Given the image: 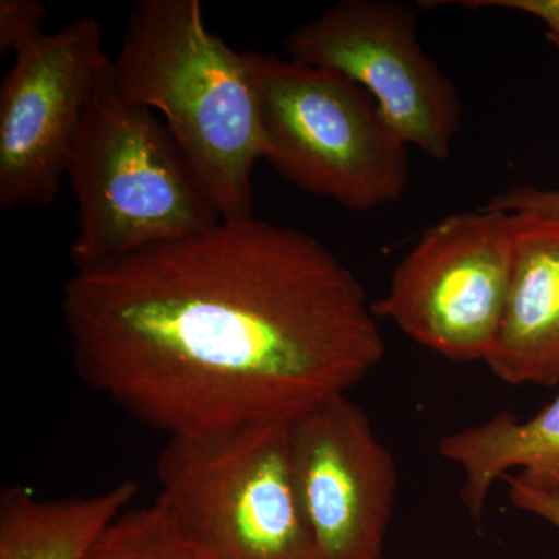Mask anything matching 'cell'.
I'll use <instances>...</instances> for the list:
<instances>
[{
  "label": "cell",
  "mask_w": 559,
  "mask_h": 559,
  "mask_svg": "<svg viewBox=\"0 0 559 559\" xmlns=\"http://www.w3.org/2000/svg\"><path fill=\"white\" fill-rule=\"evenodd\" d=\"M157 502L213 559H314L290 457V423L168 437Z\"/></svg>",
  "instance_id": "5"
},
{
  "label": "cell",
  "mask_w": 559,
  "mask_h": 559,
  "mask_svg": "<svg viewBox=\"0 0 559 559\" xmlns=\"http://www.w3.org/2000/svg\"><path fill=\"white\" fill-rule=\"evenodd\" d=\"M66 178L76 201V235L69 249L75 272L219 221L168 128L153 110L121 98L112 60L73 140Z\"/></svg>",
  "instance_id": "3"
},
{
  "label": "cell",
  "mask_w": 559,
  "mask_h": 559,
  "mask_svg": "<svg viewBox=\"0 0 559 559\" xmlns=\"http://www.w3.org/2000/svg\"><path fill=\"white\" fill-rule=\"evenodd\" d=\"M90 559H213L187 538L168 511L154 500L128 509L112 522Z\"/></svg>",
  "instance_id": "13"
},
{
  "label": "cell",
  "mask_w": 559,
  "mask_h": 559,
  "mask_svg": "<svg viewBox=\"0 0 559 559\" xmlns=\"http://www.w3.org/2000/svg\"><path fill=\"white\" fill-rule=\"evenodd\" d=\"M102 25L79 17L14 55L0 90V209L49 207L103 70Z\"/></svg>",
  "instance_id": "8"
},
{
  "label": "cell",
  "mask_w": 559,
  "mask_h": 559,
  "mask_svg": "<svg viewBox=\"0 0 559 559\" xmlns=\"http://www.w3.org/2000/svg\"><path fill=\"white\" fill-rule=\"evenodd\" d=\"M285 49L290 60L334 70L362 87L407 146L450 159L462 100L419 44L415 9L393 0H341L290 32Z\"/></svg>",
  "instance_id": "7"
},
{
  "label": "cell",
  "mask_w": 559,
  "mask_h": 559,
  "mask_svg": "<svg viewBox=\"0 0 559 559\" xmlns=\"http://www.w3.org/2000/svg\"><path fill=\"white\" fill-rule=\"evenodd\" d=\"M439 452L462 473L460 498L473 520L484 518L489 492L507 476L559 496V393L528 419L503 412L448 433Z\"/></svg>",
  "instance_id": "11"
},
{
  "label": "cell",
  "mask_w": 559,
  "mask_h": 559,
  "mask_svg": "<svg viewBox=\"0 0 559 559\" xmlns=\"http://www.w3.org/2000/svg\"><path fill=\"white\" fill-rule=\"evenodd\" d=\"M290 457L314 559H384L395 457L347 396L290 423Z\"/></svg>",
  "instance_id": "9"
},
{
  "label": "cell",
  "mask_w": 559,
  "mask_h": 559,
  "mask_svg": "<svg viewBox=\"0 0 559 559\" xmlns=\"http://www.w3.org/2000/svg\"><path fill=\"white\" fill-rule=\"evenodd\" d=\"M513 252L511 213L481 207L447 216L400 261L374 314L441 358L487 360L509 299Z\"/></svg>",
  "instance_id": "6"
},
{
  "label": "cell",
  "mask_w": 559,
  "mask_h": 559,
  "mask_svg": "<svg viewBox=\"0 0 559 559\" xmlns=\"http://www.w3.org/2000/svg\"><path fill=\"white\" fill-rule=\"evenodd\" d=\"M484 207L503 213H528L543 218L559 219V189H538L525 183L495 194Z\"/></svg>",
  "instance_id": "15"
},
{
  "label": "cell",
  "mask_w": 559,
  "mask_h": 559,
  "mask_svg": "<svg viewBox=\"0 0 559 559\" xmlns=\"http://www.w3.org/2000/svg\"><path fill=\"white\" fill-rule=\"evenodd\" d=\"M513 267L487 366L511 385L559 384V219L511 213Z\"/></svg>",
  "instance_id": "10"
},
{
  "label": "cell",
  "mask_w": 559,
  "mask_h": 559,
  "mask_svg": "<svg viewBox=\"0 0 559 559\" xmlns=\"http://www.w3.org/2000/svg\"><path fill=\"white\" fill-rule=\"evenodd\" d=\"M463 9H499L535 17L546 27L547 39L559 50V0H462L450 2Z\"/></svg>",
  "instance_id": "16"
},
{
  "label": "cell",
  "mask_w": 559,
  "mask_h": 559,
  "mask_svg": "<svg viewBox=\"0 0 559 559\" xmlns=\"http://www.w3.org/2000/svg\"><path fill=\"white\" fill-rule=\"evenodd\" d=\"M252 61L261 159L299 189L349 210L403 197L409 146L362 87L290 58L252 53Z\"/></svg>",
  "instance_id": "4"
},
{
  "label": "cell",
  "mask_w": 559,
  "mask_h": 559,
  "mask_svg": "<svg viewBox=\"0 0 559 559\" xmlns=\"http://www.w3.org/2000/svg\"><path fill=\"white\" fill-rule=\"evenodd\" d=\"M112 61L121 98L159 110L216 216L252 218L261 159L252 53L209 31L200 0H140Z\"/></svg>",
  "instance_id": "2"
},
{
  "label": "cell",
  "mask_w": 559,
  "mask_h": 559,
  "mask_svg": "<svg viewBox=\"0 0 559 559\" xmlns=\"http://www.w3.org/2000/svg\"><path fill=\"white\" fill-rule=\"evenodd\" d=\"M47 7L38 0L0 2V53H14L43 38Z\"/></svg>",
  "instance_id": "14"
},
{
  "label": "cell",
  "mask_w": 559,
  "mask_h": 559,
  "mask_svg": "<svg viewBox=\"0 0 559 559\" xmlns=\"http://www.w3.org/2000/svg\"><path fill=\"white\" fill-rule=\"evenodd\" d=\"M61 312L81 380L168 437L293 423L385 355L349 267L255 216L75 272Z\"/></svg>",
  "instance_id": "1"
},
{
  "label": "cell",
  "mask_w": 559,
  "mask_h": 559,
  "mask_svg": "<svg viewBox=\"0 0 559 559\" xmlns=\"http://www.w3.org/2000/svg\"><path fill=\"white\" fill-rule=\"evenodd\" d=\"M509 498L516 509L546 521L559 532V496L522 484L514 476H507Z\"/></svg>",
  "instance_id": "17"
},
{
  "label": "cell",
  "mask_w": 559,
  "mask_h": 559,
  "mask_svg": "<svg viewBox=\"0 0 559 559\" xmlns=\"http://www.w3.org/2000/svg\"><path fill=\"white\" fill-rule=\"evenodd\" d=\"M138 492L130 479L87 498L39 499L27 488L3 489L0 559H90Z\"/></svg>",
  "instance_id": "12"
}]
</instances>
